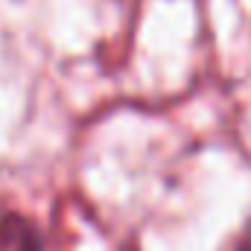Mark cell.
Instances as JSON below:
<instances>
[{"label": "cell", "instance_id": "6da1fadb", "mask_svg": "<svg viewBox=\"0 0 251 251\" xmlns=\"http://www.w3.org/2000/svg\"><path fill=\"white\" fill-rule=\"evenodd\" d=\"M0 251H44L41 231L21 213H0Z\"/></svg>", "mask_w": 251, "mask_h": 251}]
</instances>
